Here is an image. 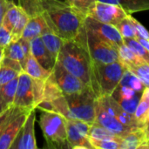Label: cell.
I'll list each match as a JSON object with an SVG mask.
<instances>
[{"mask_svg": "<svg viewBox=\"0 0 149 149\" xmlns=\"http://www.w3.org/2000/svg\"><path fill=\"white\" fill-rule=\"evenodd\" d=\"M134 115L140 127H143L149 118V99L148 97L141 95Z\"/></svg>", "mask_w": 149, "mask_h": 149, "instance_id": "cell-27", "label": "cell"}, {"mask_svg": "<svg viewBox=\"0 0 149 149\" xmlns=\"http://www.w3.org/2000/svg\"><path fill=\"white\" fill-rule=\"evenodd\" d=\"M20 73L21 72L10 67H8L3 65H0V86L4 85L11 81L12 79L17 78Z\"/></svg>", "mask_w": 149, "mask_h": 149, "instance_id": "cell-35", "label": "cell"}, {"mask_svg": "<svg viewBox=\"0 0 149 149\" xmlns=\"http://www.w3.org/2000/svg\"><path fill=\"white\" fill-rule=\"evenodd\" d=\"M130 71H132L139 79L142 81L146 87H149V65L148 64H141L139 65H134L127 67Z\"/></svg>", "mask_w": 149, "mask_h": 149, "instance_id": "cell-32", "label": "cell"}, {"mask_svg": "<svg viewBox=\"0 0 149 149\" xmlns=\"http://www.w3.org/2000/svg\"><path fill=\"white\" fill-rule=\"evenodd\" d=\"M96 1L119 5L122 7L127 14L149 10V0H96Z\"/></svg>", "mask_w": 149, "mask_h": 149, "instance_id": "cell-20", "label": "cell"}, {"mask_svg": "<svg viewBox=\"0 0 149 149\" xmlns=\"http://www.w3.org/2000/svg\"><path fill=\"white\" fill-rule=\"evenodd\" d=\"M30 18V16L27 14V12L22 8L21 13L19 15V17L13 28V30L11 31V37H12V42L17 41L22 38L24 30L25 28V25L28 22Z\"/></svg>", "mask_w": 149, "mask_h": 149, "instance_id": "cell-31", "label": "cell"}, {"mask_svg": "<svg viewBox=\"0 0 149 149\" xmlns=\"http://www.w3.org/2000/svg\"><path fill=\"white\" fill-rule=\"evenodd\" d=\"M41 38L46 49L48 50V52L51 53L52 58L57 61L58 56L59 54V52H60V49L62 47L64 41L56 33H54L52 31H49L44 33L41 36Z\"/></svg>", "mask_w": 149, "mask_h": 149, "instance_id": "cell-22", "label": "cell"}, {"mask_svg": "<svg viewBox=\"0 0 149 149\" xmlns=\"http://www.w3.org/2000/svg\"><path fill=\"white\" fill-rule=\"evenodd\" d=\"M18 77L0 86V113L14 106V100L17 86Z\"/></svg>", "mask_w": 149, "mask_h": 149, "instance_id": "cell-18", "label": "cell"}, {"mask_svg": "<svg viewBox=\"0 0 149 149\" xmlns=\"http://www.w3.org/2000/svg\"><path fill=\"white\" fill-rule=\"evenodd\" d=\"M57 61L68 72L79 79L86 86L91 87L97 95L93 62L82 42L78 39L65 41Z\"/></svg>", "mask_w": 149, "mask_h": 149, "instance_id": "cell-1", "label": "cell"}, {"mask_svg": "<svg viewBox=\"0 0 149 149\" xmlns=\"http://www.w3.org/2000/svg\"><path fill=\"white\" fill-rule=\"evenodd\" d=\"M10 0H0V25L2 24L4 14L10 5Z\"/></svg>", "mask_w": 149, "mask_h": 149, "instance_id": "cell-42", "label": "cell"}, {"mask_svg": "<svg viewBox=\"0 0 149 149\" xmlns=\"http://www.w3.org/2000/svg\"><path fill=\"white\" fill-rule=\"evenodd\" d=\"M91 125L77 120H66L67 143L72 149H94L89 140Z\"/></svg>", "mask_w": 149, "mask_h": 149, "instance_id": "cell-8", "label": "cell"}, {"mask_svg": "<svg viewBox=\"0 0 149 149\" xmlns=\"http://www.w3.org/2000/svg\"><path fill=\"white\" fill-rule=\"evenodd\" d=\"M65 97L73 119L82 120L91 126L94 123L95 101L98 97L91 87L87 86L79 93L65 95Z\"/></svg>", "mask_w": 149, "mask_h": 149, "instance_id": "cell-7", "label": "cell"}, {"mask_svg": "<svg viewBox=\"0 0 149 149\" xmlns=\"http://www.w3.org/2000/svg\"><path fill=\"white\" fill-rule=\"evenodd\" d=\"M4 57L17 60V62L21 64L22 67L24 68L26 57H25V54L24 52V50L21 46L19 40L11 42L9 45H7L4 48Z\"/></svg>", "mask_w": 149, "mask_h": 149, "instance_id": "cell-24", "label": "cell"}, {"mask_svg": "<svg viewBox=\"0 0 149 149\" xmlns=\"http://www.w3.org/2000/svg\"><path fill=\"white\" fill-rule=\"evenodd\" d=\"M147 134L143 127H136L122 138L120 149H136L145 141Z\"/></svg>", "mask_w": 149, "mask_h": 149, "instance_id": "cell-21", "label": "cell"}, {"mask_svg": "<svg viewBox=\"0 0 149 149\" xmlns=\"http://www.w3.org/2000/svg\"><path fill=\"white\" fill-rule=\"evenodd\" d=\"M147 50H148V52H149V40L148 39H144V38H141V37H136L135 38Z\"/></svg>", "mask_w": 149, "mask_h": 149, "instance_id": "cell-43", "label": "cell"}, {"mask_svg": "<svg viewBox=\"0 0 149 149\" xmlns=\"http://www.w3.org/2000/svg\"><path fill=\"white\" fill-rule=\"evenodd\" d=\"M65 1L70 6L77 9L78 10L83 12L87 16V12L90 7L96 0H65Z\"/></svg>", "mask_w": 149, "mask_h": 149, "instance_id": "cell-36", "label": "cell"}, {"mask_svg": "<svg viewBox=\"0 0 149 149\" xmlns=\"http://www.w3.org/2000/svg\"><path fill=\"white\" fill-rule=\"evenodd\" d=\"M119 86H127L130 88L134 89L135 92H141L145 87L144 84L139 79V77L136 76L128 68L126 69V71H125V72H124V74L120 79Z\"/></svg>", "mask_w": 149, "mask_h": 149, "instance_id": "cell-28", "label": "cell"}, {"mask_svg": "<svg viewBox=\"0 0 149 149\" xmlns=\"http://www.w3.org/2000/svg\"><path fill=\"white\" fill-rule=\"evenodd\" d=\"M0 65H6L8 67H10V68H12V69L19 72H24L21 64L19 62H17V60H14L12 58H10L3 57V60H2Z\"/></svg>", "mask_w": 149, "mask_h": 149, "instance_id": "cell-41", "label": "cell"}, {"mask_svg": "<svg viewBox=\"0 0 149 149\" xmlns=\"http://www.w3.org/2000/svg\"><path fill=\"white\" fill-rule=\"evenodd\" d=\"M117 101L120 105V107L123 108V110H125L127 113H128L130 114H134L135 110H136V107L138 106V103L140 101V98L135 95L131 100H117Z\"/></svg>", "mask_w": 149, "mask_h": 149, "instance_id": "cell-37", "label": "cell"}, {"mask_svg": "<svg viewBox=\"0 0 149 149\" xmlns=\"http://www.w3.org/2000/svg\"><path fill=\"white\" fill-rule=\"evenodd\" d=\"M51 76L64 95L77 93L87 87V86H86L79 79L68 72L58 61H56Z\"/></svg>", "mask_w": 149, "mask_h": 149, "instance_id": "cell-9", "label": "cell"}, {"mask_svg": "<svg viewBox=\"0 0 149 149\" xmlns=\"http://www.w3.org/2000/svg\"><path fill=\"white\" fill-rule=\"evenodd\" d=\"M45 82L22 72L18 75L14 106L27 112L35 110L44 98Z\"/></svg>", "mask_w": 149, "mask_h": 149, "instance_id": "cell-4", "label": "cell"}, {"mask_svg": "<svg viewBox=\"0 0 149 149\" xmlns=\"http://www.w3.org/2000/svg\"><path fill=\"white\" fill-rule=\"evenodd\" d=\"M85 26L86 29L92 31L100 38L107 43L119 48L123 43V37L116 28V26L100 22L91 17L86 16L85 19Z\"/></svg>", "mask_w": 149, "mask_h": 149, "instance_id": "cell-11", "label": "cell"}, {"mask_svg": "<svg viewBox=\"0 0 149 149\" xmlns=\"http://www.w3.org/2000/svg\"><path fill=\"white\" fill-rule=\"evenodd\" d=\"M127 15L122 7L100 1H95L87 12L88 17L114 26Z\"/></svg>", "mask_w": 149, "mask_h": 149, "instance_id": "cell-10", "label": "cell"}, {"mask_svg": "<svg viewBox=\"0 0 149 149\" xmlns=\"http://www.w3.org/2000/svg\"><path fill=\"white\" fill-rule=\"evenodd\" d=\"M51 31L47 22L43 14L30 17L25 28L24 30L22 38L27 40H32L36 38L41 37L44 33Z\"/></svg>", "mask_w": 149, "mask_h": 149, "instance_id": "cell-17", "label": "cell"}, {"mask_svg": "<svg viewBox=\"0 0 149 149\" xmlns=\"http://www.w3.org/2000/svg\"><path fill=\"white\" fill-rule=\"evenodd\" d=\"M123 43L133 50L145 63L149 65V52L136 38H123Z\"/></svg>", "mask_w": 149, "mask_h": 149, "instance_id": "cell-30", "label": "cell"}, {"mask_svg": "<svg viewBox=\"0 0 149 149\" xmlns=\"http://www.w3.org/2000/svg\"><path fill=\"white\" fill-rule=\"evenodd\" d=\"M119 56L120 61L127 67L145 64V62L125 44H122L119 47Z\"/></svg>", "mask_w": 149, "mask_h": 149, "instance_id": "cell-23", "label": "cell"}, {"mask_svg": "<svg viewBox=\"0 0 149 149\" xmlns=\"http://www.w3.org/2000/svg\"><path fill=\"white\" fill-rule=\"evenodd\" d=\"M30 112L23 111L11 119L0 133V149H10Z\"/></svg>", "mask_w": 149, "mask_h": 149, "instance_id": "cell-15", "label": "cell"}, {"mask_svg": "<svg viewBox=\"0 0 149 149\" xmlns=\"http://www.w3.org/2000/svg\"><path fill=\"white\" fill-rule=\"evenodd\" d=\"M97 96H110L118 87L127 66L120 61L110 64L93 63Z\"/></svg>", "mask_w": 149, "mask_h": 149, "instance_id": "cell-6", "label": "cell"}, {"mask_svg": "<svg viewBox=\"0 0 149 149\" xmlns=\"http://www.w3.org/2000/svg\"><path fill=\"white\" fill-rule=\"evenodd\" d=\"M93 148L95 149H120V142L113 140H96L89 138Z\"/></svg>", "mask_w": 149, "mask_h": 149, "instance_id": "cell-34", "label": "cell"}, {"mask_svg": "<svg viewBox=\"0 0 149 149\" xmlns=\"http://www.w3.org/2000/svg\"><path fill=\"white\" fill-rule=\"evenodd\" d=\"M89 138L96 139V140H113L121 142L122 138L113 134L112 132L108 131L105 127L93 123L89 130Z\"/></svg>", "mask_w": 149, "mask_h": 149, "instance_id": "cell-25", "label": "cell"}, {"mask_svg": "<svg viewBox=\"0 0 149 149\" xmlns=\"http://www.w3.org/2000/svg\"><path fill=\"white\" fill-rule=\"evenodd\" d=\"M23 111H25V110H23L16 106H12L9 107L8 109H6L5 111H3V113H0V133L11 119H13L16 115H17Z\"/></svg>", "mask_w": 149, "mask_h": 149, "instance_id": "cell-33", "label": "cell"}, {"mask_svg": "<svg viewBox=\"0 0 149 149\" xmlns=\"http://www.w3.org/2000/svg\"><path fill=\"white\" fill-rule=\"evenodd\" d=\"M38 124L48 148H69L66 119L64 116L54 112L42 110Z\"/></svg>", "mask_w": 149, "mask_h": 149, "instance_id": "cell-3", "label": "cell"}, {"mask_svg": "<svg viewBox=\"0 0 149 149\" xmlns=\"http://www.w3.org/2000/svg\"><path fill=\"white\" fill-rule=\"evenodd\" d=\"M98 101L101 105V107L111 115L115 117L123 125L131 127H140L135 117L134 114H130L127 113L118 101L112 96H101L97 98Z\"/></svg>", "mask_w": 149, "mask_h": 149, "instance_id": "cell-14", "label": "cell"}, {"mask_svg": "<svg viewBox=\"0 0 149 149\" xmlns=\"http://www.w3.org/2000/svg\"><path fill=\"white\" fill-rule=\"evenodd\" d=\"M3 57H4V47H3V46L0 45V64L2 62Z\"/></svg>", "mask_w": 149, "mask_h": 149, "instance_id": "cell-45", "label": "cell"}, {"mask_svg": "<svg viewBox=\"0 0 149 149\" xmlns=\"http://www.w3.org/2000/svg\"><path fill=\"white\" fill-rule=\"evenodd\" d=\"M12 42L11 32L3 25H0V45L6 47Z\"/></svg>", "mask_w": 149, "mask_h": 149, "instance_id": "cell-39", "label": "cell"}, {"mask_svg": "<svg viewBox=\"0 0 149 149\" xmlns=\"http://www.w3.org/2000/svg\"><path fill=\"white\" fill-rule=\"evenodd\" d=\"M52 31L64 42L75 40L85 26L86 15L67 5L43 13Z\"/></svg>", "mask_w": 149, "mask_h": 149, "instance_id": "cell-2", "label": "cell"}, {"mask_svg": "<svg viewBox=\"0 0 149 149\" xmlns=\"http://www.w3.org/2000/svg\"><path fill=\"white\" fill-rule=\"evenodd\" d=\"M86 46L91 60L97 64H110L120 61L119 48L100 38L92 31L84 26L76 38Z\"/></svg>", "mask_w": 149, "mask_h": 149, "instance_id": "cell-5", "label": "cell"}, {"mask_svg": "<svg viewBox=\"0 0 149 149\" xmlns=\"http://www.w3.org/2000/svg\"><path fill=\"white\" fill-rule=\"evenodd\" d=\"M23 71L31 78L41 81H45L52 73V72L45 69L37 61V59L32 56L31 53L26 58Z\"/></svg>", "mask_w": 149, "mask_h": 149, "instance_id": "cell-19", "label": "cell"}, {"mask_svg": "<svg viewBox=\"0 0 149 149\" xmlns=\"http://www.w3.org/2000/svg\"><path fill=\"white\" fill-rule=\"evenodd\" d=\"M94 123L105 127L113 134L123 138L136 127L123 125L115 117L108 113L100 104L98 100L95 101V121Z\"/></svg>", "mask_w": 149, "mask_h": 149, "instance_id": "cell-13", "label": "cell"}, {"mask_svg": "<svg viewBox=\"0 0 149 149\" xmlns=\"http://www.w3.org/2000/svg\"><path fill=\"white\" fill-rule=\"evenodd\" d=\"M132 21H133V24H134V27H135V29H136V31H137V34H138V36L137 37H141V38H144V39H148L149 40V32L139 22V21H137L135 18H134L133 17H132Z\"/></svg>", "mask_w": 149, "mask_h": 149, "instance_id": "cell-40", "label": "cell"}, {"mask_svg": "<svg viewBox=\"0 0 149 149\" xmlns=\"http://www.w3.org/2000/svg\"><path fill=\"white\" fill-rule=\"evenodd\" d=\"M18 5L21 6L30 17H34L45 12L41 0H18Z\"/></svg>", "mask_w": 149, "mask_h": 149, "instance_id": "cell-29", "label": "cell"}, {"mask_svg": "<svg viewBox=\"0 0 149 149\" xmlns=\"http://www.w3.org/2000/svg\"><path fill=\"white\" fill-rule=\"evenodd\" d=\"M35 121H36V109L29 113L17 138L12 143L10 149L38 148L36 136H35Z\"/></svg>", "mask_w": 149, "mask_h": 149, "instance_id": "cell-12", "label": "cell"}, {"mask_svg": "<svg viewBox=\"0 0 149 149\" xmlns=\"http://www.w3.org/2000/svg\"><path fill=\"white\" fill-rule=\"evenodd\" d=\"M143 128H144V130H145V132H146L147 137L149 138V118H148V120H147V122L145 123V125H144Z\"/></svg>", "mask_w": 149, "mask_h": 149, "instance_id": "cell-44", "label": "cell"}, {"mask_svg": "<svg viewBox=\"0 0 149 149\" xmlns=\"http://www.w3.org/2000/svg\"><path fill=\"white\" fill-rule=\"evenodd\" d=\"M43 3V6L45 11H49L52 10L63 8L69 5L65 0H41Z\"/></svg>", "mask_w": 149, "mask_h": 149, "instance_id": "cell-38", "label": "cell"}, {"mask_svg": "<svg viewBox=\"0 0 149 149\" xmlns=\"http://www.w3.org/2000/svg\"><path fill=\"white\" fill-rule=\"evenodd\" d=\"M31 52L32 56L45 69L50 72L52 71L56 64V60L46 49L41 37L31 40Z\"/></svg>", "mask_w": 149, "mask_h": 149, "instance_id": "cell-16", "label": "cell"}, {"mask_svg": "<svg viewBox=\"0 0 149 149\" xmlns=\"http://www.w3.org/2000/svg\"><path fill=\"white\" fill-rule=\"evenodd\" d=\"M116 28L123 37V38H135L138 34L137 31L133 24L132 17L128 14L123 19H121L117 24Z\"/></svg>", "mask_w": 149, "mask_h": 149, "instance_id": "cell-26", "label": "cell"}]
</instances>
